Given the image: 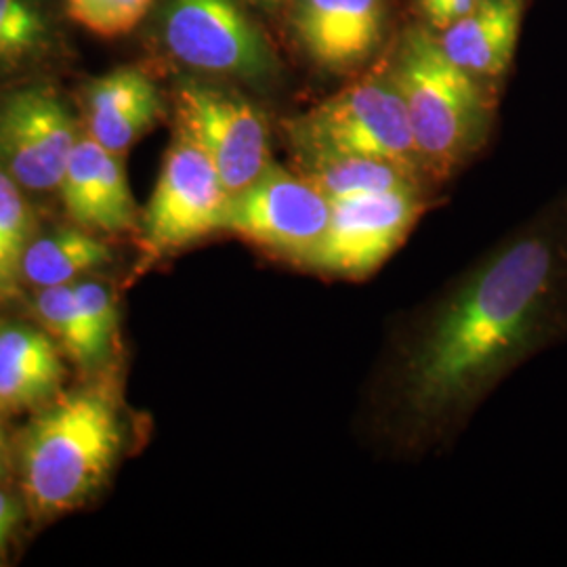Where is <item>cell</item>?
<instances>
[{
  "instance_id": "1",
  "label": "cell",
  "mask_w": 567,
  "mask_h": 567,
  "mask_svg": "<svg viewBox=\"0 0 567 567\" xmlns=\"http://www.w3.org/2000/svg\"><path fill=\"white\" fill-rule=\"evenodd\" d=\"M567 339V203L505 236L393 326L362 426L391 456L452 442L513 370Z\"/></svg>"
},
{
  "instance_id": "2",
  "label": "cell",
  "mask_w": 567,
  "mask_h": 567,
  "mask_svg": "<svg viewBox=\"0 0 567 567\" xmlns=\"http://www.w3.org/2000/svg\"><path fill=\"white\" fill-rule=\"evenodd\" d=\"M389 74L402 93L423 173L446 179L486 142V91L421 28L405 34Z\"/></svg>"
},
{
  "instance_id": "3",
  "label": "cell",
  "mask_w": 567,
  "mask_h": 567,
  "mask_svg": "<svg viewBox=\"0 0 567 567\" xmlns=\"http://www.w3.org/2000/svg\"><path fill=\"white\" fill-rule=\"evenodd\" d=\"M122 444L118 410L97 391L61 395L30 425L21 482L41 515L79 507L102 486Z\"/></svg>"
},
{
  "instance_id": "4",
  "label": "cell",
  "mask_w": 567,
  "mask_h": 567,
  "mask_svg": "<svg viewBox=\"0 0 567 567\" xmlns=\"http://www.w3.org/2000/svg\"><path fill=\"white\" fill-rule=\"evenodd\" d=\"M292 145L326 147L395 164L423 179L402 93L391 74H370L286 124Z\"/></svg>"
},
{
  "instance_id": "5",
  "label": "cell",
  "mask_w": 567,
  "mask_h": 567,
  "mask_svg": "<svg viewBox=\"0 0 567 567\" xmlns=\"http://www.w3.org/2000/svg\"><path fill=\"white\" fill-rule=\"evenodd\" d=\"M330 208V198L303 175L271 163L243 192L229 196L224 231L309 274L324 240Z\"/></svg>"
},
{
  "instance_id": "6",
  "label": "cell",
  "mask_w": 567,
  "mask_h": 567,
  "mask_svg": "<svg viewBox=\"0 0 567 567\" xmlns=\"http://www.w3.org/2000/svg\"><path fill=\"white\" fill-rule=\"evenodd\" d=\"M330 203L328 229L309 274L344 282L372 278L426 210L423 187L368 192Z\"/></svg>"
},
{
  "instance_id": "7",
  "label": "cell",
  "mask_w": 567,
  "mask_h": 567,
  "mask_svg": "<svg viewBox=\"0 0 567 567\" xmlns=\"http://www.w3.org/2000/svg\"><path fill=\"white\" fill-rule=\"evenodd\" d=\"M229 194L203 150L177 131L143 215V246L158 259L224 231Z\"/></svg>"
},
{
  "instance_id": "8",
  "label": "cell",
  "mask_w": 567,
  "mask_h": 567,
  "mask_svg": "<svg viewBox=\"0 0 567 567\" xmlns=\"http://www.w3.org/2000/svg\"><path fill=\"white\" fill-rule=\"evenodd\" d=\"M163 39L173 58L219 76L267 81L276 60L238 0H166Z\"/></svg>"
},
{
  "instance_id": "9",
  "label": "cell",
  "mask_w": 567,
  "mask_h": 567,
  "mask_svg": "<svg viewBox=\"0 0 567 567\" xmlns=\"http://www.w3.org/2000/svg\"><path fill=\"white\" fill-rule=\"evenodd\" d=\"M175 105L179 133L208 156L229 196L243 192L271 164L264 112L243 95L183 82Z\"/></svg>"
},
{
  "instance_id": "10",
  "label": "cell",
  "mask_w": 567,
  "mask_h": 567,
  "mask_svg": "<svg viewBox=\"0 0 567 567\" xmlns=\"http://www.w3.org/2000/svg\"><path fill=\"white\" fill-rule=\"evenodd\" d=\"M76 143L72 114L53 91L30 86L0 103V164L20 187H60Z\"/></svg>"
},
{
  "instance_id": "11",
  "label": "cell",
  "mask_w": 567,
  "mask_h": 567,
  "mask_svg": "<svg viewBox=\"0 0 567 567\" xmlns=\"http://www.w3.org/2000/svg\"><path fill=\"white\" fill-rule=\"evenodd\" d=\"M292 25L311 60L330 72H347L377 51L383 0H297Z\"/></svg>"
},
{
  "instance_id": "12",
  "label": "cell",
  "mask_w": 567,
  "mask_h": 567,
  "mask_svg": "<svg viewBox=\"0 0 567 567\" xmlns=\"http://www.w3.org/2000/svg\"><path fill=\"white\" fill-rule=\"evenodd\" d=\"M86 103L91 137L114 156L137 142L163 110L156 84L135 68H121L97 79Z\"/></svg>"
},
{
  "instance_id": "13",
  "label": "cell",
  "mask_w": 567,
  "mask_h": 567,
  "mask_svg": "<svg viewBox=\"0 0 567 567\" xmlns=\"http://www.w3.org/2000/svg\"><path fill=\"white\" fill-rule=\"evenodd\" d=\"M524 18V0H480L465 18L444 30L442 49L475 79L507 72Z\"/></svg>"
},
{
  "instance_id": "14",
  "label": "cell",
  "mask_w": 567,
  "mask_h": 567,
  "mask_svg": "<svg viewBox=\"0 0 567 567\" xmlns=\"http://www.w3.org/2000/svg\"><path fill=\"white\" fill-rule=\"evenodd\" d=\"M63 365L53 339L32 328L0 332V408L49 402L61 385Z\"/></svg>"
},
{
  "instance_id": "15",
  "label": "cell",
  "mask_w": 567,
  "mask_h": 567,
  "mask_svg": "<svg viewBox=\"0 0 567 567\" xmlns=\"http://www.w3.org/2000/svg\"><path fill=\"white\" fill-rule=\"evenodd\" d=\"M292 152L299 168L297 173L313 183L330 200L368 192L421 187L419 177L377 158L311 145H292Z\"/></svg>"
},
{
  "instance_id": "16",
  "label": "cell",
  "mask_w": 567,
  "mask_h": 567,
  "mask_svg": "<svg viewBox=\"0 0 567 567\" xmlns=\"http://www.w3.org/2000/svg\"><path fill=\"white\" fill-rule=\"evenodd\" d=\"M112 252L107 244L84 229H61L30 243L21 276L41 288L74 284L82 274H89L110 264Z\"/></svg>"
},
{
  "instance_id": "17",
  "label": "cell",
  "mask_w": 567,
  "mask_h": 567,
  "mask_svg": "<svg viewBox=\"0 0 567 567\" xmlns=\"http://www.w3.org/2000/svg\"><path fill=\"white\" fill-rule=\"evenodd\" d=\"M37 311L44 328L76 364L84 368L102 364L105 355L82 311L74 284L42 288Z\"/></svg>"
},
{
  "instance_id": "18",
  "label": "cell",
  "mask_w": 567,
  "mask_h": 567,
  "mask_svg": "<svg viewBox=\"0 0 567 567\" xmlns=\"http://www.w3.org/2000/svg\"><path fill=\"white\" fill-rule=\"evenodd\" d=\"M107 150L95 142L91 135L76 143L65 175L60 183L61 200L74 224L82 229L95 231L100 189H102V168Z\"/></svg>"
},
{
  "instance_id": "19",
  "label": "cell",
  "mask_w": 567,
  "mask_h": 567,
  "mask_svg": "<svg viewBox=\"0 0 567 567\" xmlns=\"http://www.w3.org/2000/svg\"><path fill=\"white\" fill-rule=\"evenodd\" d=\"M30 234L32 217L20 185L0 171V295L16 288L23 255L32 243Z\"/></svg>"
},
{
  "instance_id": "20",
  "label": "cell",
  "mask_w": 567,
  "mask_h": 567,
  "mask_svg": "<svg viewBox=\"0 0 567 567\" xmlns=\"http://www.w3.org/2000/svg\"><path fill=\"white\" fill-rule=\"evenodd\" d=\"M49 25L25 0H0V63L30 58L44 47Z\"/></svg>"
},
{
  "instance_id": "21",
  "label": "cell",
  "mask_w": 567,
  "mask_h": 567,
  "mask_svg": "<svg viewBox=\"0 0 567 567\" xmlns=\"http://www.w3.org/2000/svg\"><path fill=\"white\" fill-rule=\"evenodd\" d=\"M154 0H65L68 16L103 39L128 34Z\"/></svg>"
},
{
  "instance_id": "22",
  "label": "cell",
  "mask_w": 567,
  "mask_h": 567,
  "mask_svg": "<svg viewBox=\"0 0 567 567\" xmlns=\"http://www.w3.org/2000/svg\"><path fill=\"white\" fill-rule=\"evenodd\" d=\"M74 290L81 301L82 311L89 320V326L95 334V341L100 344L103 355L107 358L116 328H118L116 303L110 290L100 282H74Z\"/></svg>"
},
{
  "instance_id": "23",
  "label": "cell",
  "mask_w": 567,
  "mask_h": 567,
  "mask_svg": "<svg viewBox=\"0 0 567 567\" xmlns=\"http://www.w3.org/2000/svg\"><path fill=\"white\" fill-rule=\"evenodd\" d=\"M477 2L480 0H419L426 20L437 30H446L454 21L465 18Z\"/></svg>"
},
{
  "instance_id": "24",
  "label": "cell",
  "mask_w": 567,
  "mask_h": 567,
  "mask_svg": "<svg viewBox=\"0 0 567 567\" xmlns=\"http://www.w3.org/2000/svg\"><path fill=\"white\" fill-rule=\"evenodd\" d=\"M21 508L2 487H0V557L7 548V543L13 534L16 526L20 524Z\"/></svg>"
},
{
  "instance_id": "25",
  "label": "cell",
  "mask_w": 567,
  "mask_h": 567,
  "mask_svg": "<svg viewBox=\"0 0 567 567\" xmlns=\"http://www.w3.org/2000/svg\"><path fill=\"white\" fill-rule=\"evenodd\" d=\"M7 471V442H4V431L0 426V480L4 477Z\"/></svg>"
},
{
  "instance_id": "26",
  "label": "cell",
  "mask_w": 567,
  "mask_h": 567,
  "mask_svg": "<svg viewBox=\"0 0 567 567\" xmlns=\"http://www.w3.org/2000/svg\"><path fill=\"white\" fill-rule=\"evenodd\" d=\"M250 2H255V4H259L264 9H278L284 0H250Z\"/></svg>"
}]
</instances>
